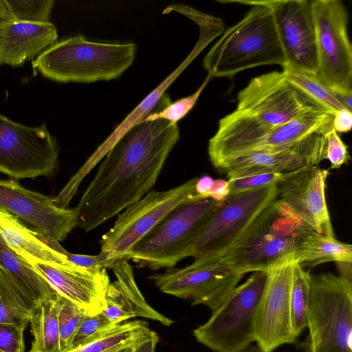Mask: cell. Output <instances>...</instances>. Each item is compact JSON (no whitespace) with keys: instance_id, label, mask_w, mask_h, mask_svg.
I'll use <instances>...</instances> for the list:
<instances>
[{"instance_id":"6da1fadb","label":"cell","mask_w":352,"mask_h":352,"mask_svg":"<svg viewBox=\"0 0 352 352\" xmlns=\"http://www.w3.org/2000/svg\"><path fill=\"white\" fill-rule=\"evenodd\" d=\"M179 138L177 124L162 119L129 129L104 155L75 207L76 228L91 231L151 191Z\"/></svg>"},{"instance_id":"7a4b0ae2","label":"cell","mask_w":352,"mask_h":352,"mask_svg":"<svg viewBox=\"0 0 352 352\" xmlns=\"http://www.w3.org/2000/svg\"><path fill=\"white\" fill-rule=\"evenodd\" d=\"M249 4L250 11L226 30L204 58L212 77H228L256 67L287 61L270 8L265 1H229Z\"/></svg>"},{"instance_id":"3957f363","label":"cell","mask_w":352,"mask_h":352,"mask_svg":"<svg viewBox=\"0 0 352 352\" xmlns=\"http://www.w3.org/2000/svg\"><path fill=\"white\" fill-rule=\"evenodd\" d=\"M133 43L94 42L81 34L56 42L34 61L43 76L60 82H93L119 78L133 63Z\"/></svg>"},{"instance_id":"277c9868","label":"cell","mask_w":352,"mask_h":352,"mask_svg":"<svg viewBox=\"0 0 352 352\" xmlns=\"http://www.w3.org/2000/svg\"><path fill=\"white\" fill-rule=\"evenodd\" d=\"M311 230L278 197L219 258L241 273L266 270ZM212 258V259H216Z\"/></svg>"},{"instance_id":"5b68a950","label":"cell","mask_w":352,"mask_h":352,"mask_svg":"<svg viewBox=\"0 0 352 352\" xmlns=\"http://www.w3.org/2000/svg\"><path fill=\"white\" fill-rule=\"evenodd\" d=\"M221 202L202 195L183 202L142 238L124 260L152 270L174 267L188 257L193 241Z\"/></svg>"},{"instance_id":"8992f818","label":"cell","mask_w":352,"mask_h":352,"mask_svg":"<svg viewBox=\"0 0 352 352\" xmlns=\"http://www.w3.org/2000/svg\"><path fill=\"white\" fill-rule=\"evenodd\" d=\"M304 352H352L351 279L329 272L311 274Z\"/></svg>"},{"instance_id":"52a82bcc","label":"cell","mask_w":352,"mask_h":352,"mask_svg":"<svg viewBox=\"0 0 352 352\" xmlns=\"http://www.w3.org/2000/svg\"><path fill=\"white\" fill-rule=\"evenodd\" d=\"M318 109H324L292 85L283 71H273L250 80L239 92L233 113L249 129L248 134L253 140L296 116Z\"/></svg>"},{"instance_id":"ba28073f","label":"cell","mask_w":352,"mask_h":352,"mask_svg":"<svg viewBox=\"0 0 352 352\" xmlns=\"http://www.w3.org/2000/svg\"><path fill=\"white\" fill-rule=\"evenodd\" d=\"M267 271H256L234 288L209 319L193 330L197 341L214 352H242L254 342V319Z\"/></svg>"},{"instance_id":"9c48e42d","label":"cell","mask_w":352,"mask_h":352,"mask_svg":"<svg viewBox=\"0 0 352 352\" xmlns=\"http://www.w3.org/2000/svg\"><path fill=\"white\" fill-rule=\"evenodd\" d=\"M278 184L230 194L193 241L188 257L212 259L225 253L278 196Z\"/></svg>"},{"instance_id":"30bf717a","label":"cell","mask_w":352,"mask_h":352,"mask_svg":"<svg viewBox=\"0 0 352 352\" xmlns=\"http://www.w3.org/2000/svg\"><path fill=\"white\" fill-rule=\"evenodd\" d=\"M316 32V76L336 92L352 91V47L348 12L339 0H311Z\"/></svg>"},{"instance_id":"8fae6325","label":"cell","mask_w":352,"mask_h":352,"mask_svg":"<svg viewBox=\"0 0 352 352\" xmlns=\"http://www.w3.org/2000/svg\"><path fill=\"white\" fill-rule=\"evenodd\" d=\"M198 177L167 190H151L120 213L100 241V252L124 260L130 250L174 208L197 196Z\"/></svg>"},{"instance_id":"7c38bea8","label":"cell","mask_w":352,"mask_h":352,"mask_svg":"<svg viewBox=\"0 0 352 352\" xmlns=\"http://www.w3.org/2000/svg\"><path fill=\"white\" fill-rule=\"evenodd\" d=\"M59 148L45 123L28 126L0 113V172L13 179L52 175Z\"/></svg>"},{"instance_id":"4fadbf2b","label":"cell","mask_w":352,"mask_h":352,"mask_svg":"<svg viewBox=\"0 0 352 352\" xmlns=\"http://www.w3.org/2000/svg\"><path fill=\"white\" fill-rule=\"evenodd\" d=\"M245 274L219 258L194 260L182 268H169L148 277L163 293L202 305L212 311L218 308Z\"/></svg>"},{"instance_id":"5bb4252c","label":"cell","mask_w":352,"mask_h":352,"mask_svg":"<svg viewBox=\"0 0 352 352\" xmlns=\"http://www.w3.org/2000/svg\"><path fill=\"white\" fill-rule=\"evenodd\" d=\"M295 261L286 254L267 270V280L254 319V342L264 352L294 344L290 318V291Z\"/></svg>"},{"instance_id":"9a60e30c","label":"cell","mask_w":352,"mask_h":352,"mask_svg":"<svg viewBox=\"0 0 352 352\" xmlns=\"http://www.w3.org/2000/svg\"><path fill=\"white\" fill-rule=\"evenodd\" d=\"M265 2L271 10L286 65L316 76L317 54L311 0Z\"/></svg>"},{"instance_id":"2e32d148","label":"cell","mask_w":352,"mask_h":352,"mask_svg":"<svg viewBox=\"0 0 352 352\" xmlns=\"http://www.w3.org/2000/svg\"><path fill=\"white\" fill-rule=\"evenodd\" d=\"M0 208L58 242L76 226L75 208L57 207L53 198L28 190L14 179L0 180Z\"/></svg>"},{"instance_id":"e0dca14e","label":"cell","mask_w":352,"mask_h":352,"mask_svg":"<svg viewBox=\"0 0 352 352\" xmlns=\"http://www.w3.org/2000/svg\"><path fill=\"white\" fill-rule=\"evenodd\" d=\"M324 134L311 133L280 150L256 151L225 159L214 167L227 177L251 171L290 173L317 166L324 160Z\"/></svg>"},{"instance_id":"ac0fdd59","label":"cell","mask_w":352,"mask_h":352,"mask_svg":"<svg viewBox=\"0 0 352 352\" xmlns=\"http://www.w3.org/2000/svg\"><path fill=\"white\" fill-rule=\"evenodd\" d=\"M328 175L318 166L297 170L278 184V198L311 230L336 238L325 196Z\"/></svg>"},{"instance_id":"d6986e66","label":"cell","mask_w":352,"mask_h":352,"mask_svg":"<svg viewBox=\"0 0 352 352\" xmlns=\"http://www.w3.org/2000/svg\"><path fill=\"white\" fill-rule=\"evenodd\" d=\"M31 265L60 296L85 314H97L105 309L106 292L111 283L107 269L91 270L71 262L63 265L33 263Z\"/></svg>"},{"instance_id":"ffe728a7","label":"cell","mask_w":352,"mask_h":352,"mask_svg":"<svg viewBox=\"0 0 352 352\" xmlns=\"http://www.w3.org/2000/svg\"><path fill=\"white\" fill-rule=\"evenodd\" d=\"M116 276L106 292L102 313L114 324L135 317L157 321L169 327L175 322L157 311L146 301L135 280L133 267L122 260L111 268Z\"/></svg>"},{"instance_id":"44dd1931","label":"cell","mask_w":352,"mask_h":352,"mask_svg":"<svg viewBox=\"0 0 352 352\" xmlns=\"http://www.w3.org/2000/svg\"><path fill=\"white\" fill-rule=\"evenodd\" d=\"M58 34L51 23L14 20L0 26V65H23L56 42Z\"/></svg>"},{"instance_id":"7402d4cb","label":"cell","mask_w":352,"mask_h":352,"mask_svg":"<svg viewBox=\"0 0 352 352\" xmlns=\"http://www.w3.org/2000/svg\"><path fill=\"white\" fill-rule=\"evenodd\" d=\"M212 40V37L208 33L203 31L200 32L199 38L196 45L186 59L127 115L76 172V176L79 179H84L94 166L104 157L109 149L123 135L132 127L142 122L151 113V111L155 108L160 98L165 94L167 88Z\"/></svg>"},{"instance_id":"603a6c76","label":"cell","mask_w":352,"mask_h":352,"mask_svg":"<svg viewBox=\"0 0 352 352\" xmlns=\"http://www.w3.org/2000/svg\"><path fill=\"white\" fill-rule=\"evenodd\" d=\"M0 235L12 250L30 265H63L69 262L65 256L40 241L34 230L25 226L18 218L1 208Z\"/></svg>"},{"instance_id":"cb8c5ba5","label":"cell","mask_w":352,"mask_h":352,"mask_svg":"<svg viewBox=\"0 0 352 352\" xmlns=\"http://www.w3.org/2000/svg\"><path fill=\"white\" fill-rule=\"evenodd\" d=\"M0 267L39 306L59 295L40 273L7 245L1 235Z\"/></svg>"},{"instance_id":"d4e9b609","label":"cell","mask_w":352,"mask_h":352,"mask_svg":"<svg viewBox=\"0 0 352 352\" xmlns=\"http://www.w3.org/2000/svg\"><path fill=\"white\" fill-rule=\"evenodd\" d=\"M294 258L302 267H315L327 262L351 265L352 246L310 230L300 238L294 252Z\"/></svg>"},{"instance_id":"484cf974","label":"cell","mask_w":352,"mask_h":352,"mask_svg":"<svg viewBox=\"0 0 352 352\" xmlns=\"http://www.w3.org/2000/svg\"><path fill=\"white\" fill-rule=\"evenodd\" d=\"M58 296L43 302L32 316L30 324L33 340L28 352H60L58 314Z\"/></svg>"},{"instance_id":"4316f807","label":"cell","mask_w":352,"mask_h":352,"mask_svg":"<svg viewBox=\"0 0 352 352\" xmlns=\"http://www.w3.org/2000/svg\"><path fill=\"white\" fill-rule=\"evenodd\" d=\"M282 68L288 81L320 107L333 116L337 111L344 108L335 91L315 75L288 65Z\"/></svg>"},{"instance_id":"83f0119b","label":"cell","mask_w":352,"mask_h":352,"mask_svg":"<svg viewBox=\"0 0 352 352\" xmlns=\"http://www.w3.org/2000/svg\"><path fill=\"white\" fill-rule=\"evenodd\" d=\"M310 286L311 274L295 261L290 291V318L296 339L307 328Z\"/></svg>"},{"instance_id":"f1b7e54d","label":"cell","mask_w":352,"mask_h":352,"mask_svg":"<svg viewBox=\"0 0 352 352\" xmlns=\"http://www.w3.org/2000/svg\"><path fill=\"white\" fill-rule=\"evenodd\" d=\"M149 330L147 323L142 320L121 323L100 338L65 352H114L118 348L144 335Z\"/></svg>"},{"instance_id":"f546056e","label":"cell","mask_w":352,"mask_h":352,"mask_svg":"<svg viewBox=\"0 0 352 352\" xmlns=\"http://www.w3.org/2000/svg\"><path fill=\"white\" fill-rule=\"evenodd\" d=\"M211 78L212 77L208 74L204 82L195 93L173 102H171L169 96L164 94L158 102L157 107H155L157 111L148 114L144 120L152 121L162 119L172 124H177L195 106L199 96Z\"/></svg>"},{"instance_id":"4dcf8cb0","label":"cell","mask_w":352,"mask_h":352,"mask_svg":"<svg viewBox=\"0 0 352 352\" xmlns=\"http://www.w3.org/2000/svg\"><path fill=\"white\" fill-rule=\"evenodd\" d=\"M12 20L44 23H49L54 0H6Z\"/></svg>"},{"instance_id":"1f68e13d","label":"cell","mask_w":352,"mask_h":352,"mask_svg":"<svg viewBox=\"0 0 352 352\" xmlns=\"http://www.w3.org/2000/svg\"><path fill=\"white\" fill-rule=\"evenodd\" d=\"M118 325L113 324L102 312L94 315L85 314L70 345L65 351L94 341L112 331Z\"/></svg>"},{"instance_id":"d6a6232c","label":"cell","mask_w":352,"mask_h":352,"mask_svg":"<svg viewBox=\"0 0 352 352\" xmlns=\"http://www.w3.org/2000/svg\"><path fill=\"white\" fill-rule=\"evenodd\" d=\"M294 173H279L262 170L239 173L228 177L227 182L230 194H236L267 186L278 184Z\"/></svg>"},{"instance_id":"836d02e7","label":"cell","mask_w":352,"mask_h":352,"mask_svg":"<svg viewBox=\"0 0 352 352\" xmlns=\"http://www.w3.org/2000/svg\"><path fill=\"white\" fill-rule=\"evenodd\" d=\"M34 235L46 245L54 251L63 254L71 263L91 270H101L112 268L120 260L109 258L106 254L100 252L97 255H85L72 254L63 248L55 239L34 230ZM122 261V260H121Z\"/></svg>"},{"instance_id":"e575fe53","label":"cell","mask_w":352,"mask_h":352,"mask_svg":"<svg viewBox=\"0 0 352 352\" xmlns=\"http://www.w3.org/2000/svg\"><path fill=\"white\" fill-rule=\"evenodd\" d=\"M85 313L71 300L60 295L58 314L60 352H65Z\"/></svg>"},{"instance_id":"d590c367","label":"cell","mask_w":352,"mask_h":352,"mask_svg":"<svg viewBox=\"0 0 352 352\" xmlns=\"http://www.w3.org/2000/svg\"><path fill=\"white\" fill-rule=\"evenodd\" d=\"M0 299L23 311L31 319L39 305L28 296L0 267Z\"/></svg>"},{"instance_id":"8d00e7d4","label":"cell","mask_w":352,"mask_h":352,"mask_svg":"<svg viewBox=\"0 0 352 352\" xmlns=\"http://www.w3.org/2000/svg\"><path fill=\"white\" fill-rule=\"evenodd\" d=\"M324 160L330 162V168H339L347 163L349 160L347 146L333 127L324 134Z\"/></svg>"},{"instance_id":"74e56055","label":"cell","mask_w":352,"mask_h":352,"mask_svg":"<svg viewBox=\"0 0 352 352\" xmlns=\"http://www.w3.org/2000/svg\"><path fill=\"white\" fill-rule=\"evenodd\" d=\"M25 329L8 324H0V349L5 352H25Z\"/></svg>"},{"instance_id":"f35d334b","label":"cell","mask_w":352,"mask_h":352,"mask_svg":"<svg viewBox=\"0 0 352 352\" xmlns=\"http://www.w3.org/2000/svg\"><path fill=\"white\" fill-rule=\"evenodd\" d=\"M351 111L344 108L335 113L332 121V127L337 133H348L351 131Z\"/></svg>"},{"instance_id":"ab89813d","label":"cell","mask_w":352,"mask_h":352,"mask_svg":"<svg viewBox=\"0 0 352 352\" xmlns=\"http://www.w3.org/2000/svg\"><path fill=\"white\" fill-rule=\"evenodd\" d=\"M157 342L158 336L157 333L149 330L138 340L133 352H155Z\"/></svg>"},{"instance_id":"60d3db41","label":"cell","mask_w":352,"mask_h":352,"mask_svg":"<svg viewBox=\"0 0 352 352\" xmlns=\"http://www.w3.org/2000/svg\"><path fill=\"white\" fill-rule=\"evenodd\" d=\"M230 195L228 182L223 179H215L208 195L209 197L223 201Z\"/></svg>"},{"instance_id":"b9f144b4","label":"cell","mask_w":352,"mask_h":352,"mask_svg":"<svg viewBox=\"0 0 352 352\" xmlns=\"http://www.w3.org/2000/svg\"><path fill=\"white\" fill-rule=\"evenodd\" d=\"M214 180V179L208 175H204L199 178L198 177L196 184V192L199 195L208 197V194L211 189Z\"/></svg>"},{"instance_id":"7bdbcfd3","label":"cell","mask_w":352,"mask_h":352,"mask_svg":"<svg viewBox=\"0 0 352 352\" xmlns=\"http://www.w3.org/2000/svg\"><path fill=\"white\" fill-rule=\"evenodd\" d=\"M339 100L344 107L349 111H352V91L351 92H336L335 91Z\"/></svg>"},{"instance_id":"ee69618b","label":"cell","mask_w":352,"mask_h":352,"mask_svg":"<svg viewBox=\"0 0 352 352\" xmlns=\"http://www.w3.org/2000/svg\"><path fill=\"white\" fill-rule=\"evenodd\" d=\"M144 335H143V336H144ZM143 336H142L139 337L138 338H137L135 340H133L126 343V344H124V345L118 348L114 352H133L134 349L135 348L136 344L138 343V340Z\"/></svg>"},{"instance_id":"f6af8a7d","label":"cell","mask_w":352,"mask_h":352,"mask_svg":"<svg viewBox=\"0 0 352 352\" xmlns=\"http://www.w3.org/2000/svg\"><path fill=\"white\" fill-rule=\"evenodd\" d=\"M242 352H264L261 351L258 346L255 344H251L250 346H248L246 349L243 351Z\"/></svg>"},{"instance_id":"bcb514c9","label":"cell","mask_w":352,"mask_h":352,"mask_svg":"<svg viewBox=\"0 0 352 352\" xmlns=\"http://www.w3.org/2000/svg\"><path fill=\"white\" fill-rule=\"evenodd\" d=\"M9 21L8 19H5L4 17L0 16V26L6 21Z\"/></svg>"},{"instance_id":"7dc6e473","label":"cell","mask_w":352,"mask_h":352,"mask_svg":"<svg viewBox=\"0 0 352 352\" xmlns=\"http://www.w3.org/2000/svg\"><path fill=\"white\" fill-rule=\"evenodd\" d=\"M0 352H5V351H2V350H1V349H0Z\"/></svg>"}]
</instances>
